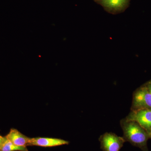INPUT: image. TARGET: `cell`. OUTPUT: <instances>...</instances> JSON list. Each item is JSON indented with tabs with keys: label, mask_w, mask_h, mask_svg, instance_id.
Listing matches in <instances>:
<instances>
[{
	"label": "cell",
	"mask_w": 151,
	"mask_h": 151,
	"mask_svg": "<svg viewBox=\"0 0 151 151\" xmlns=\"http://www.w3.org/2000/svg\"><path fill=\"white\" fill-rule=\"evenodd\" d=\"M120 124L124 133L123 138L132 145L137 147L142 151H148L147 141L150 135L144 128L137 122L122 119Z\"/></svg>",
	"instance_id": "6da1fadb"
},
{
	"label": "cell",
	"mask_w": 151,
	"mask_h": 151,
	"mask_svg": "<svg viewBox=\"0 0 151 151\" xmlns=\"http://www.w3.org/2000/svg\"><path fill=\"white\" fill-rule=\"evenodd\" d=\"M151 109V93L144 84L134 91L131 111Z\"/></svg>",
	"instance_id": "7a4b0ae2"
},
{
	"label": "cell",
	"mask_w": 151,
	"mask_h": 151,
	"mask_svg": "<svg viewBox=\"0 0 151 151\" xmlns=\"http://www.w3.org/2000/svg\"><path fill=\"white\" fill-rule=\"evenodd\" d=\"M99 140L103 151H119L126 141L113 132H106L100 136Z\"/></svg>",
	"instance_id": "3957f363"
},
{
	"label": "cell",
	"mask_w": 151,
	"mask_h": 151,
	"mask_svg": "<svg viewBox=\"0 0 151 151\" xmlns=\"http://www.w3.org/2000/svg\"><path fill=\"white\" fill-rule=\"evenodd\" d=\"M125 119L137 122L150 135L151 130V109L131 111Z\"/></svg>",
	"instance_id": "277c9868"
},
{
	"label": "cell",
	"mask_w": 151,
	"mask_h": 151,
	"mask_svg": "<svg viewBox=\"0 0 151 151\" xmlns=\"http://www.w3.org/2000/svg\"><path fill=\"white\" fill-rule=\"evenodd\" d=\"M131 0H99L100 5L109 13L116 14L123 12L129 5Z\"/></svg>",
	"instance_id": "5b68a950"
},
{
	"label": "cell",
	"mask_w": 151,
	"mask_h": 151,
	"mask_svg": "<svg viewBox=\"0 0 151 151\" xmlns=\"http://www.w3.org/2000/svg\"><path fill=\"white\" fill-rule=\"evenodd\" d=\"M69 142L56 138L36 137L30 138L28 146H36L42 147H53L67 145Z\"/></svg>",
	"instance_id": "8992f818"
},
{
	"label": "cell",
	"mask_w": 151,
	"mask_h": 151,
	"mask_svg": "<svg viewBox=\"0 0 151 151\" xmlns=\"http://www.w3.org/2000/svg\"><path fill=\"white\" fill-rule=\"evenodd\" d=\"M6 137L16 145L21 147L28 146L30 138L28 137L23 134L18 130L15 129H12Z\"/></svg>",
	"instance_id": "52a82bcc"
},
{
	"label": "cell",
	"mask_w": 151,
	"mask_h": 151,
	"mask_svg": "<svg viewBox=\"0 0 151 151\" xmlns=\"http://www.w3.org/2000/svg\"><path fill=\"white\" fill-rule=\"evenodd\" d=\"M1 151H29L26 147L16 145L7 139L0 147Z\"/></svg>",
	"instance_id": "ba28073f"
},
{
	"label": "cell",
	"mask_w": 151,
	"mask_h": 151,
	"mask_svg": "<svg viewBox=\"0 0 151 151\" xmlns=\"http://www.w3.org/2000/svg\"><path fill=\"white\" fill-rule=\"evenodd\" d=\"M144 84L145 86L146 87H147V89L149 90V92L151 93V80L147 81V82H146V83Z\"/></svg>",
	"instance_id": "9c48e42d"
},
{
	"label": "cell",
	"mask_w": 151,
	"mask_h": 151,
	"mask_svg": "<svg viewBox=\"0 0 151 151\" xmlns=\"http://www.w3.org/2000/svg\"><path fill=\"white\" fill-rule=\"evenodd\" d=\"M6 139V137H3L2 136L0 135V147L2 145L3 143L5 142Z\"/></svg>",
	"instance_id": "30bf717a"
},
{
	"label": "cell",
	"mask_w": 151,
	"mask_h": 151,
	"mask_svg": "<svg viewBox=\"0 0 151 151\" xmlns=\"http://www.w3.org/2000/svg\"><path fill=\"white\" fill-rule=\"evenodd\" d=\"M150 139H151V130L150 131Z\"/></svg>",
	"instance_id": "8fae6325"
},
{
	"label": "cell",
	"mask_w": 151,
	"mask_h": 151,
	"mask_svg": "<svg viewBox=\"0 0 151 151\" xmlns=\"http://www.w3.org/2000/svg\"><path fill=\"white\" fill-rule=\"evenodd\" d=\"M94 1L95 2H97L99 0H94Z\"/></svg>",
	"instance_id": "7c38bea8"
},
{
	"label": "cell",
	"mask_w": 151,
	"mask_h": 151,
	"mask_svg": "<svg viewBox=\"0 0 151 151\" xmlns=\"http://www.w3.org/2000/svg\"><path fill=\"white\" fill-rule=\"evenodd\" d=\"M0 151H1V150H0Z\"/></svg>",
	"instance_id": "4fadbf2b"
}]
</instances>
